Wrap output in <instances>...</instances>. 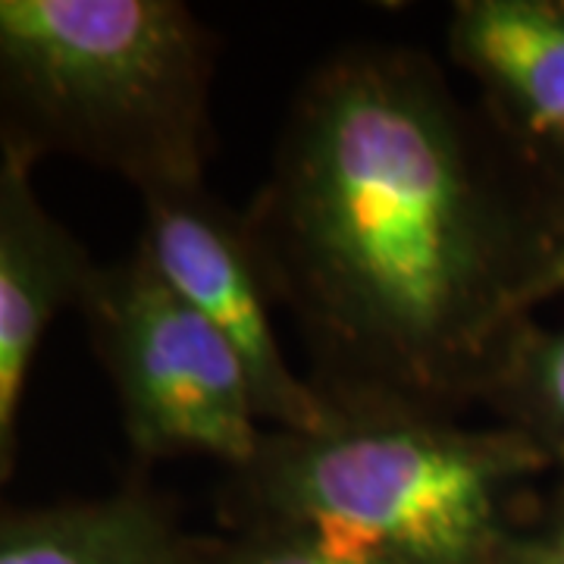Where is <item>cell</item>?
Instances as JSON below:
<instances>
[{
  "mask_svg": "<svg viewBox=\"0 0 564 564\" xmlns=\"http://www.w3.org/2000/svg\"><path fill=\"white\" fill-rule=\"evenodd\" d=\"M242 217L321 395L433 414L486 402L549 220L505 185L443 69L389 44L304 82Z\"/></svg>",
  "mask_w": 564,
  "mask_h": 564,
  "instance_id": "cell-1",
  "label": "cell"
},
{
  "mask_svg": "<svg viewBox=\"0 0 564 564\" xmlns=\"http://www.w3.org/2000/svg\"><path fill=\"white\" fill-rule=\"evenodd\" d=\"M555 462L524 430L414 408H339L321 430H267L232 470L248 530L302 533L389 564H502L511 514Z\"/></svg>",
  "mask_w": 564,
  "mask_h": 564,
  "instance_id": "cell-2",
  "label": "cell"
},
{
  "mask_svg": "<svg viewBox=\"0 0 564 564\" xmlns=\"http://www.w3.org/2000/svg\"><path fill=\"white\" fill-rule=\"evenodd\" d=\"M214 39L180 0H0V141L139 195L204 185Z\"/></svg>",
  "mask_w": 564,
  "mask_h": 564,
  "instance_id": "cell-3",
  "label": "cell"
},
{
  "mask_svg": "<svg viewBox=\"0 0 564 564\" xmlns=\"http://www.w3.org/2000/svg\"><path fill=\"white\" fill-rule=\"evenodd\" d=\"M79 314L135 458L207 455L232 470L254 462L267 426L242 364L139 248L98 263Z\"/></svg>",
  "mask_w": 564,
  "mask_h": 564,
  "instance_id": "cell-4",
  "label": "cell"
},
{
  "mask_svg": "<svg viewBox=\"0 0 564 564\" xmlns=\"http://www.w3.org/2000/svg\"><path fill=\"white\" fill-rule=\"evenodd\" d=\"M141 198L139 248L163 280L223 336L242 364L261 423L311 433L336 404L304 380L280 348L270 304L276 302L242 214L229 210L207 185L163 188Z\"/></svg>",
  "mask_w": 564,
  "mask_h": 564,
  "instance_id": "cell-5",
  "label": "cell"
},
{
  "mask_svg": "<svg viewBox=\"0 0 564 564\" xmlns=\"http://www.w3.org/2000/svg\"><path fill=\"white\" fill-rule=\"evenodd\" d=\"M35 158L0 141V477L20 448L25 383L44 333L63 307L79 311L95 276L85 245L35 192Z\"/></svg>",
  "mask_w": 564,
  "mask_h": 564,
  "instance_id": "cell-6",
  "label": "cell"
},
{
  "mask_svg": "<svg viewBox=\"0 0 564 564\" xmlns=\"http://www.w3.org/2000/svg\"><path fill=\"white\" fill-rule=\"evenodd\" d=\"M445 35L505 141L564 176V0H458Z\"/></svg>",
  "mask_w": 564,
  "mask_h": 564,
  "instance_id": "cell-7",
  "label": "cell"
},
{
  "mask_svg": "<svg viewBox=\"0 0 564 564\" xmlns=\"http://www.w3.org/2000/svg\"><path fill=\"white\" fill-rule=\"evenodd\" d=\"M0 564H188V536L151 486L129 484L91 502L7 511Z\"/></svg>",
  "mask_w": 564,
  "mask_h": 564,
  "instance_id": "cell-8",
  "label": "cell"
},
{
  "mask_svg": "<svg viewBox=\"0 0 564 564\" xmlns=\"http://www.w3.org/2000/svg\"><path fill=\"white\" fill-rule=\"evenodd\" d=\"M486 402L502 414V423L543 445L564 470V323L524 321L514 329Z\"/></svg>",
  "mask_w": 564,
  "mask_h": 564,
  "instance_id": "cell-9",
  "label": "cell"
},
{
  "mask_svg": "<svg viewBox=\"0 0 564 564\" xmlns=\"http://www.w3.org/2000/svg\"><path fill=\"white\" fill-rule=\"evenodd\" d=\"M188 564H389L343 549H329L302 533L285 530H248L232 545L188 543Z\"/></svg>",
  "mask_w": 564,
  "mask_h": 564,
  "instance_id": "cell-10",
  "label": "cell"
},
{
  "mask_svg": "<svg viewBox=\"0 0 564 564\" xmlns=\"http://www.w3.org/2000/svg\"><path fill=\"white\" fill-rule=\"evenodd\" d=\"M564 295V198L558 207L549 214L540 239V254L527 276L524 292H521V317L530 321V314L543 302H552Z\"/></svg>",
  "mask_w": 564,
  "mask_h": 564,
  "instance_id": "cell-11",
  "label": "cell"
},
{
  "mask_svg": "<svg viewBox=\"0 0 564 564\" xmlns=\"http://www.w3.org/2000/svg\"><path fill=\"white\" fill-rule=\"evenodd\" d=\"M536 540L555 555V562L564 564V477L562 484H558V489H555V502H552L549 527H545V533H540Z\"/></svg>",
  "mask_w": 564,
  "mask_h": 564,
  "instance_id": "cell-12",
  "label": "cell"
},
{
  "mask_svg": "<svg viewBox=\"0 0 564 564\" xmlns=\"http://www.w3.org/2000/svg\"><path fill=\"white\" fill-rule=\"evenodd\" d=\"M502 564H558L555 562V555L545 549L536 536L533 540H514V543L508 545V552H505Z\"/></svg>",
  "mask_w": 564,
  "mask_h": 564,
  "instance_id": "cell-13",
  "label": "cell"
}]
</instances>
